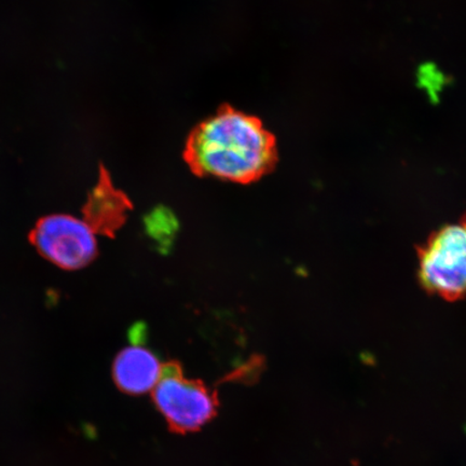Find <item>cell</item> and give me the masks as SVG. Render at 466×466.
<instances>
[{"mask_svg":"<svg viewBox=\"0 0 466 466\" xmlns=\"http://www.w3.org/2000/svg\"><path fill=\"white\" fill-rule=\"evenodd\" d=\"M421 78L424 86L429 87L431 93H434L435 90H439V87L437 86H440L441 75L433 71L432 68H424Z\"/></svg>","mask_w":466,"mask_h":466,"instance_id":"cell-8","label":"cell"},{"mask_svg":"<svg viewBox=\"0 0 466 466\" xmlns=\"http://www.w3.org/2000/svg\"><path fill=\"white\" fill-rule=\"evenodd\" d=\"M185 159L202 177L250 183L275 167V137L254 116L230 106L198 125L185 146Z\"/></svg>","mask_w":466,"mask_h":466,"instance_id":"cell-1","label":"cell"},{"mask_svg":"<svg viewBox=\"0 0 466 466\" xmlns=\"http://www.w3.org/2000/svg\"><path fill=\"white\" fill-rule=\"evenodd\" d=\"M153 392L156 406L175 432H194L217 415V395L201 381L186 378L177 365H165Z\"/></svg>","mask_w":466,"mask_h":466,"instance_id":"cell-3","label":"cell"},{"mask_svg":"<svg viewBox=\"0 0 466 466\" xmlns=\"http://www.w3.org/2000/svg\"><path fill=\"white\" fill-rule=\"evenodd\" d=\"M32 240L40 253L64 269H79L96 258L95 229L69 215H52L39 221Z\"/></svg>","mask_w":466,"mask_h":466,"instance_id":"cell-4","label":"cell"},{"mask_svg":"<svg viewBox=\"0 0 466 466\" xmlns=\"http://www.w3.org/2000/svg\"><path fill=\"white\" fill-rule=\"evenodd\" d=\"M146 225H147L149 235L157 240H160L165 235L172 237L175 227L173 218L165 209H156L153 214L149 215Z\"/></svg>","mask_w":466,"mask_h":466,"instance_id":"cell-7","label":"cell"},{"mask_svg":"<svg viewBox=\"0 0 466 466\" xmlns=\"http://www.w3.org/2000/svg\"><path fill=\"white\" fill-rule=\"evenodd\" d=\"M417 253L418 279L427 293L451 302L466 299V214L431 233Z\"/></svg>","mask_w":466,"mask_h":466,"instance_id":"cell-2","label":"cell"},{"mask_svg":"<svg viewBox=\"0 0 466 466\" xmlns=\"http://www.w3.org/2000/svg\"><path fill=\"white\" fill-rule=\"evenodd\" d=\"M165 370L159 359L142 346L122 350L116 358L113 375L122 391L133 395L154 391Z\"/></svg>","mask_w":466,"mask_h":466,"instance_id":"cell-5","label":"cell"},{"mask_svg":"<svg viewBox=\"0 0 466 466\" xmlns=\"http://www.w3.org/2000/svg\"><path fill=\"white\" fill-rule=\"evenodd\" d=\"M129 207L127 198L121 191L114 188L106 168L101 166L100 180L86 204V223L95 231L112 233L121 225Z\"/></svg>","mask_w":466,"mask_h":466,"instance_id":"cell-6","label":"cell"}]
</instances>
